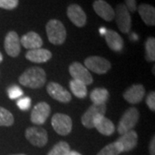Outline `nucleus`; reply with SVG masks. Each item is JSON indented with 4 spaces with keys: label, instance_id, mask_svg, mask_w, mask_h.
<instances>
[{
    "label": "nucleus",
    "instance_id": "30",
    "mask_svg": "<svg viewBox=\"0 0 155 155\" xmlns=\"http://www.w3.org/2000/svg\"><path fill=\"white\" fill-rule=\"evenodd\" d=\"M19 4V0H0V8L5 10H14Z\"/></svg>",
    "mask_w": 155,
    "mask_h": 155
},
{
    "label": "nucleus",
    "instance_id": "28",
    "mask_svg": "<svg viewBox=\"0 0 155 155\" xmlns=\"http://www.w3.org/2000/svg\"><path fill=\"white\" fill-rule=\"evenodd\" d=\"M8 92V96L11 99H17L21 97L23 95V91L22 90L19 86L17 85H12L10 88L7 90Z\"/></svg>",
    "mask_w": 155,
    "mask_h": 155
},
{
    "label": "nucleus",
    "instance_id": "5",
    "mask_svg": "<svg viewBox=\"0 0 155 155\" xmlns=\"http://www.w3.org/2000/svg\"><path fill=\"white\" fill-rule=\"evenodd\" d=\"M52 127L56 133L60 135H67L71 133L72 128V122L70 116L61 113L54 114L51 120Z\"/></svg>",
    "mask_w": 155,
    "mask_h": 155
},
{
    "label": "nucleus",
    "instance_id": "32",
    "mask_svg": "<svg viewBox=\"0 0 155 155\" xmlns=\"http://www.w3.org/2000/svg\"><path fill=\"white\" fill-rule=\"evenodd\" d=\"M125 6L127 8L129 12H134L137 10V3L136 0H124Z\"/></svg>",
    "mask_w": 155,
    "mask_h": 155
},
{
    "label": "nucleus",
    "instance_id": "31",
    "mask_svg": "<svg viewBox=\"0 0 155 155\" xmlns=\"http://www.w3.org/2000/svg\"><path fill=\"white\" fill-rule=\"evenodd\" d=\"M147 104L150 110L152 111L155 110V92L154 91H152L151 93H149V95L147 96Z\"/></svg>",
    "mask_w": 155,
    "mask_h": 155
},
{
    "label": "nucleus",
    "instance_id": "4",
    "mask_svg": "<svg viewBox=\"0 0 155 155\" xmlns=\"http://www.w3.org/2000/svg\"><path fill=\"white\" fill-rule=\"evenodd\" d=\"M115 18L119 30L123 34H127L132 26V19L130 12L124 4H119L115 11Z\"/></svg>",
    "mask_w": 155,
    "mask_h": 155
},
{
    "label": "nucleus",
    "instance_id": "8",
    "mask_svg": "<svg viewBox=\"0 0 155 155\" xmlns=\"http://www.w3.org/2000/svg\"><path fill=\"white\" fill-rule=\"evenodd\" d=\"M25 137L34 146L42 147L48 143V133L43 127H30L26 129Z\"/></svg>",
    "mask_w": 155,
    "mask_h": 155
},
{
    "label": "nucleus",
    "instance_id": "9",
    "mask_svg": "<svg viewBox=\"0 0 155 155\" xmlns=\"http://www.w3.org/2000/svg\"><path fill=\"white\" fill-rule=\"evenodd\" d=\"M69 72L73 79L80 81L85 85H89L93 82V78L90 71L79 62H73L69 67Z\"/></svg>",
    "mask_w": 155,
    "mask_h": 155
},
{
    "label": "nucleus",
    "instance_id": "10",
    "mask_svg": "<svg viewBox=\"0 0 155 155\" xmlns=\"http://www.w3.org/2000/svg\"><path fill=\"white\" fill-rule=\"evenodd\" d=\"M47 91L51 97L61 103L67 104L72 100V95L60 84L55 82H50L47 85Z\"/></svg>",
    "mask_w": 155,
    "mask_h": 155
},
{
    "label": "nucleus",
    "instance_id": "21",
    "mask_svg": "<svg viewBox=\"0 0 155 155\" xmlns=\"http://www.w3.org/2000/svg\"><path fill=\"white\" fill-rule=\"evenodd\" d=\"M138 12L142 21L148 26L155 25V8L147 4H141L138 6Z\"/></svg>",
    "mask_w": 155,
    "mask_h": 155
},
{
    "label": "nucleus",
    "instance_id": "36",
    "mask_svg": "<svg viewBox=\"0 0 155 155\" xmlns=\"http://www.w3.org/2000/svg\"><path fill=\"white\" fill-rule=\"evenodd\" d=\"M3 61V55H2V54L0 53V63Z\"/></svg>",
    "mask_w": 155,
    "mask_h": 155
},
{
    "label": "nucleus",
    "instance_id": "14",
    "mask_svg": "<svg viewBox=\"0 0 155 155\" xmlns=\"http://www.w3.org/2000/svg\"><path fill=\"white\" fill-rule=\"evenodd\" d=\"M93 9L97 15L106 22H111L115 19V10L104 0H95Z\"/></svg>",
    "mask_w": 155,
    "mask_h": 155
},
{
    "label": "nucleus",
    "instance_id": "15",
    "mask_svg": "<svg viewBox=\"0 0 155 155\" xmlns=\"http://www.w3.org/2000/svg\"><path fill=\"white\" fill-rule=\"evenodd\" d=\"M145 92L146 91L144 86L140 84H137L127 89V91L123 94V97L127 103L131 104H136L140 103L144 98Z\"/></svg>",
    "mask_w": 155,
    "mask_h": 155
},
{
    "label": "nucleus",
    "instance_id": "24",
    "mask_svg": "<svg viewBox=\"0 0 155 155\" xmlns=\"http://www.w3.org/2000/svg\"><path fill=\"white\" fill-rule=\"evenodd\" d=\"M122 153V147L117 141L105 146L97 155H119Z\"/></svg>",
    "mask_w": 155,
    "mask_h": 155
},
{
    "label": "nucleus",
    "instance_id": "12",
    "mask_svg": "<svg viewBox=\"0 0 155 155\" xmlns=\"http://www.w3.org/2000/svg\"><path fill=\"white\" fill-rule=\"evenodd\" d=\"M67 14L70 21L78 28H82L86 24V21H87L86 14L78 5L73 4L68 6Z\"/></svg>",
    "mask_w": 155,
    "mask_h": 155
},
{
    "label": "nucleus",
    "instance_id": "16",
    "mask_svg": "<svg viewBox=\"0 0 155 155\" xmlns=\"http://www.w3.org/2000/svg\"><path fill=\"white\" fill-rule=\"evenodd\" d=\"M116 141L122 146V152H128L134 149L138 144V134L132 129L122 134Z\"/></svg>",
    "mask_w": 155,
    "mask_h": 155
},
{
    "label": "nucleus",
    "instance_id": "26",
    "mask_svg": "<svg viewBox=\"0 0 155 155\" xmlns=\"http://www.w3.org/2000/svg\"><path fill=\"white\" fill-rule=\"evenodd\" d=\"M146 60L150 62H153L155 61V39L154 37H148L146 45Z\"/></svg>",
    "mask_w": 155,
    "mask_h": 155
},
{
    "label": "nucleus",
    "instance_id": "7",
    "mask_svg": "<svg viewBox=\"0 0 155 155\" xmlns=\"http://www.w3.org/2000/svg\"><path fill=\"white\" fill-rule=\"evenodd\" d=\"M106 109V104H92L82 116V124L87 128H93L94 122L99 116L105 115Z\"/></svg>",
    "mask_w": 155,
    "mask_h": 155
},
{
    "label": "nucleus",
    "instance_id": "27",
    "mask_svg": "<svg viewBox=\"0 0 155 155\" xmlns=\"http://www.w3.org/2000/svg\"><path fill=\"white\" fill-rule=\"evenodd\" d=\"M14 123V116L9 110L0 107V126L10 127Z\"/></svg>",
    "mask_w": 155,
    "mask_h": 155
},
{
    "label": "nucleus",
    "instance_id": "22",
    "mask_svg": "<svg viewBox=\"0 0 155 155\" xmlns=\"http://www.w3.org/2000/svg\"><path fill=\"white\" fill-rule=\"evenodd\" d=\"M109 97H110V93L108 90L105 88H96L90 94V98L93 103V104H97V105L105 104Z\"/></svg>",
    "mask_w": 155,
    "mask_h": 155
},
{
    "label": "nucleus",
    "instance_id": "35",
    "mask_svg": "<svg viewBox=\"0 0 155 155\" xmlns=\"http://www.w3.org/2000/svg\"><path fill=\"white\" fill-rule=\"evenodd\" d=\"M106 30H107V29H105V28H100V33H101V35H104V34H105Z\"/></svg>",
    "mask_w": 155,
    "mask_h": 155
},
{
    "label": "nucleus",
    "instance_id": "37",
    "mask_svg": "<svg viewBox=\"0 0 155 155\" xmlns=\"http://www.w3.org/2000/svg\"><path fill=\"white\" fill-rule=\"evenodd\" d=\"M13 155H26V154H13Z\"/></svg>",
    "mask_w": 155,
    "mask_h": 155
},
{
    "label": "nucleus",
    "instance_id": "13",
    "mask_svg": "<svg viewBox=\"0 0 155 155\" xmlns=\"http://www.w3.org/2000/svg\"><path fill=\"white\" fill-rule=\"evenodd\" d=\"M5 49L7 54L11 57H17L21 51L20 38L17 32L11 31L6 35L5 38Z\"/></svg>",
    "mask_w": 155,
    "mask_h": 155
},
{
    "label": "nucleus",
    "instance_id": "25",
    "mask_svg": "<svg viewBox=\"0 0 155 155\" xmlns=\"http://www.w3.org/2000/svg\"><path fill=\"white\" fill-rule=\"evenodd\" d=\"M70 151V146L67 142L60 141L50 150L48 155H67Z\"/></svg>",
    "mask_w": 155,
    "mask_h": 155
},
{
    "label": "nucleus",
    "instance_id": "33",
    "mask_svg": "<svg viewBox=\"0 0 155 155\" xmlns=\"http://www.w3.org/2000/svg\"><path fill=\"white\" fill-rule=\"evenodd\" d=\"M149 153L150 155H155V138L154 136L151 140L149 144Z\"/></svg>",
    "mask_w": 155,
    "mask_h": 155
},
{
    "label": "nucleus",
    "instance_id": "17",
    "mask_svg": "<svg viewBox=\"0 0 155 155\" xmlns=\"http://www.w3.org/2000/svg\"><path fill=\"white\" fill-rule=\"evenodd\" d=\"M20 44H22L27 49L32 50L41 48L43 41L38 34L30 31L28 33L25 34L24 35H22L20 40Z\"/></svg>",
    "mask_w": 155,
    "mask_h": 155
},
{
    "label": "nucleus",
    "instance_id": "34",
    "mask_svg": "<svg viewBox=\"0 0 155 155\" xmlns=\"http://www.w3.org/2000/svg\"><path fill=\"white\" fill-rule=\"evenodd\" d=\"M67 155H81L79 153H78L76 151H70L69 152V153Z\"/></svg>",
    "mask_w": 155,
    "mask_h": 155
},
{
    "label": "nucleus",
    "instance_id": "23",
    "mask_svg": "<svg viewBox=\"0 0 155 155\" xmlns=\"http://www.w3.org/2000/svg\"><path fill=\"white\" fill-rule=\"evenodd\" d=\"M70 89L72 91V94L78 98H84L88 93L86 85L82 82L75 79H72L70 81Z\"/></svg>",
    "mask_w": 155,
    "mask_h": 155
},
{
    "label": "nucleus",
    "instance_id": "19",
    "mask_svg": "<svg viewBox=\"0 0 155 155\" xmlns=\"http://www.w3.org/2000/svg\"><path fill=\"white\" fill-rule=\"evenodd\" d=\"M104 36L107 45L111 50L115 52H120L123 48V40L117 32L112 29H107Z\"/></svg>",
    "mask_w": 155,
    "mask_h": 155
},
{
    "label": "nucleus",
    "instance_id": "18",
    "mask_svg": "<svg viewBox=\"0 0 155 155\" xmlns=\"http://www.w3.org/2000/svg\"><path fill=\"white\" fill-rule=\"evenodd\" d=\"M26 59L35 63H45L52 58V53L46 48H36L28 50L26 54Z\"/></svg>",
    "mask_w": 155,
    "mask_h": 155
},
{
    "label": "nucleus",
    "instance_id": "1",
    "mask_svg": "<svg viewBox=\"0 0 155 155\" xmlns=\"http://www.w3.org/2000/svg\"><path fill=\"white\" fill-rule=\"evenodd\" d=\"M19 83L25 87L38 89L42 87L47 81L45 71L38 67H33L27 69L19 77Z\"/></svg>",
    "mask_w": 155,
    "mask_h": 155
},
{
    "label": "nucleus",
    "instance_id": "11",
    "mask_svg": "<svg viewBox=\"0 0 155 155\" xmlns=\"http://www.w3.org/2000/svg\"><path fill=\"white\" fill-rule=\"evenodd\" d=\"M50 111L51 109L48 104H47L46 102L38 103L31 111V116H30L31 122L36 125H42L48 118Z\"/></svg>",
    "mask_w": 155,
    "mask_h": 155
},
{
    "label": "nucleus",
    "instance_id": "2",
    "mask_svg": "<svg viewBox=\"0 0 155 155\" xmlns=\"http://www.w3.org/2000/svg\"><path fill=\"white\" fill-rule=\"evenodd\" d=\"M46 32L48 41L54 45L63 44L67 39V29L64 24L57 19H52L48 22Z\"/></svg>",
    "mask_w": 155,
    "mask_h": 155
},
{
    "label": "nucleus",
    "instance_id": "29",
    "mask_svg": "<svg viewBox=\"0 0 155 155\" xmlns=\"http://www.w3.org/2000/svg\"><path fill=\"white\" fill-rule=\"evenodd\" d=\"M17 107L22 111L28 110L30 108L31 105V99L28 97H20L17 103Z\"/></svg>",
    "mask_w": 155,
    "mask_h": 155
},
{
    "label": "nucleus",
    "instance_id": "3",
    "mask_svg": "<svg viewBox=\"0 0 155 155\" xmlns=\"http://www.w3.org/2000/svg\"><path fill=\"white\" fill-rule=\"evenodd\" d=\"M139 116H140V113L136 108L131 107L127 109L122 115V118L119 122L117 127L118 133L122 135L123 134L132 130L133 127H135V125L138 122Z\"/></svg>",
    "mask_w": 155,
    "mask_h": 155
},
{
    "label": "nucleus",
    "instance_id": "6",
    "mask_svg": "<svg viewBox=\"0 0 155 155\" xmlns=\"http://www.w3.org/2000/svg\"><path fill=\"white\" fill-rule=\"evenodd\" d=\"M84 67L97 74H104L110 70L111 63L100 56H90L84 61Z\"/></svg>",
    "mask_w": 155,
    "mask_h": 155
},
{
    "label": "nucleus",
    "instance_id": "20",
    "mask_svg": "<svg viewBox=\"0 0 155 155\" xmlns=\"http://www.w3.org/2000/svg\"><path fill=\"white\" fill-rule=\"evenodd\" d=\"M94 127L97 128V130L100 134L106 135V136H110L111 134H113L116 130V127H115L114 123L111 122L110 120H109L108 118H106L104 116H99L95 121Z\"/></svg>",
    "mask_w": 155,
    "mask_h": 155
}]
</instances>
